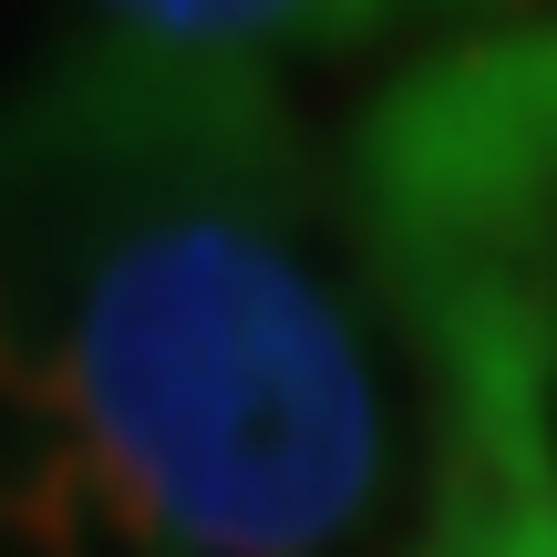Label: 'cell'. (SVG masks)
<instances>
[{
    "label": "cell",
    "instance_id": "5",
    "mask_svg": "<svg viewBox=\"0 0 557 557\" xmlns=\"http://www.w3.org/2000/svg\"><path fill=\"white\" fill-rule=\"evenodd\" d=\"M382 11H393V0H382ZM444 11H475V0H444Z\"/></svg>",
    "mask_w": 557,
    "mask_h": 557
},
{
    "label": "cell",
    "instance_id": "2",
    "mask_svg": "<svg viewBox=\"0 0 557 557\" xmlns=\"http://www.w3.org/2000/svg\"><path fill=\"white\" fill-rule=\"evenodd\" d=\"M413 331L557 320V21L413 62L351 145Z\"/></svg>",
    "mask_w": 557,
    "mask_h": 557
},
{
    "label": "cell",
    "instance_id": "1",
    "mask_svg": "<svg viewBox=\"0 0 557 557\" xmlns=\"http://www.w3.org/2000/svg\"><path fill=\"white\" fill-rule=\"evenodd\" d=\"M0 372L73 557H413L444 393L351 176L248 62L103 41L0 114Z\"/></svg>",
    "mask_w": 557,
    "mask_h": 557
},
{
    "label": "cell",
    "instance_id": "3",
    "mask_svg": "<svg viewBox=\"0 0 557 557\" xmlns=\"http://www.w3.org/2000/svg\"><path fill=\"white\" fill-rule=\"evenodd\" d=\"M423 361L444 393L434 455L496 465L527 506L557 517V320H455L423 331Z\"/></svg>",
    "mask_w": 557,
    "mask_h": 557
},
{
    "label": "cell",
    "instance_id": "4",
    "mask_svg": "<svg viewBox=\"0 0 557 557\" xmlns=\"http://www.w3.org/2000/svg\"><path fill=\"white\" fill-rule=\"evenodd\" d=\"M135 52H165V62H238V52H269L289 32H372L382 0H94Z\"/></svg>",
    "mask_w": 557,
    "mask_h": 557
}]
</instances>
